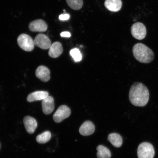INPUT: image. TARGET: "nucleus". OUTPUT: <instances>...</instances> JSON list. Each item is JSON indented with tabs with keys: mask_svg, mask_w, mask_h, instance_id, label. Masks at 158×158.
Masks as SVG:
<instances>
[{
	"mask_svg": "<svg viewBox=\"0 0 158 158\" xmlns=\"http://www.w3.org/2000/svg\"><path fill=\"white\" fill-rule=\"evenodd\" d=\"M66 1L71 8L76 10L81 9L83 4L82 0H66Z\"/></svg>",
	"mask_w": 158,
	"mask_h": 158,
	"instance_id": "6ab92c4d",
	"label": "nucleus"
},
{
	"mask_svg": "<svg viewBox=\"0 0 158 158\" xmlns=\"http://www.w3.org/2000/svg\"><path fill=\"white\" fill-rule=\"evenodd\" d=\"M46 23L42 19H37L29 23V28L33 32H44L47 29Z\"/></svg>",
	"mask_w": 158,
	"mask_h": 158,
	"instance_id": "6e6552de",
	"label": "nucleus"
},
{
	"mask_svg": "<svg viewBox=\"0 0 158 158\" xmlns=\"http://www.w3.org/2000/svg\"><path fill=\"white\" fill-rule=\"evenodd\" d=\"M71 114V110L68 106H61L58 108L53 116V119L56 123H59L68 118Z\"/></svg>",
	"mask_w": 158,
	"mask_h": 158,
	"instance_id": "423d86ee",
	"label": "nucleus"
},
{
	"mask_svg": "<svg viewBox=\"0 0 158 158\" xmlns=\"http://www.w3.org/2000/svg\"><path fill=\"white\" fill-rule=\"evenodd\" d=\"M133 36L138 40H142L145 38L147 35V29L143 23L138 22L134 23L131 28Z\"/></svg>",
	"mask_w": 158,
	"mask_h": 158,
	"instance_id": "39448f33",
	"label": "nucleus"
},
{
	"mask_svg": "<svg viewBox=\"0 0 158 158\" xmlns=\"http://www.w3.org/2000/svg\"><path fill=\"white\" fill-rule=\"evenodd\" d=\"M97 150L98 151L97 156L98 158H110L111 156L110 150L104 146H98Z\"/></svg>",
	"mask_w": 158,
	"mask_h": 158,
	"instance_id": "f3484780",
	"label": "nucleus"
},
{
	"mask_svg": "<svg viewBox=\"0 0 158 158\" xmlns=\"http://www.w3.org/2000/svg\"><path fill=\"white\" fill-rule=\"evenodd\" d=\"M70 16L69 14H65L61 15H59V19L61 21L68 20L70 19Z\"/></svg>",
	"mask_w": 158,
	"mask_h": 158,
	"instance_id": "412c9836",
	"label": "nucleus"
},
{
	"mask_svg": "<svg viewBox=\"0 0 158 158\" xmlns=\"http://www.w3.org/2000/svg\"><path fill=\"white\" fill-rule=\"evenodd\" d=\"M70 54L76 62H80L82 60V55L79 49L75 48L70 51Z\"/></svg>",
	"mask_w": 158,
	"mask_h": 158,
	"instance_id": "aec40b11",
	"label": "nucleus"
},
{
	"mask_svg": "<svg viewBox=\"0 0 158 158\" xmlns=\"http://www.w3.org/2000/svg\"><path fill=\"white\" fill-rule=\"evenodd\" d=\"M42 108L45 114H48L52 113L55 108L54 98L51 96H48L42 100Z\"/></svg>",
	"mask_w": 158,
	"mask_h": 158,
	"instance_id": "1a4fd4ad",
	"label": "nucleus"
},
{
	"mask_svg": "<svg viewBox=\"0 0 158 158\" xmlns=\"http://www.w3.org/2000/svg\"><path fill=\"white\" fill-rule=\"evenodd\" d=\"M122 5L121 0H106L104 2L105 6L109 10L112 12L119 11Z\"/></svg>",
	"mask_w": 158,
	"mask_h": 158,
	"instance_id": "4468645a",
	"label": "nucleus"
},
{
	"mask_svg": "<svg viewBox=\"0 0 158 158\" xmlns=\"http://www.w3.org/2000/svg\"><path fill=\"white\" fill-rule=\"evenodd\" d=\"M51 137V133L49 131H46L37 136L36 141L39 143H45L48 142Z\"/></svg>",
	"mask_w": 158,
	"mask_h": 158,
	"instance_id": "a211bd4d",
	"label": "nucleus"
},
{
	"mask_svg": "<svg viewBox=\"0 0 158 158\" xmlns=\"http://www.w3.org/2000/svg\"><path fill=\"white\" fill-rule=\"evenodd\" d=\"M149 92L148 89L143 84L136 82L132 85L129 93V99L134 106L143 107L149 101Z\"/></svg>",
	"mask_w": 158,
	"mask_h": 158,
	"instance_id": "f257e3e1",
	"label": "nucleus"
},
{
	"mask_svg": "<svg viewBox=\"0 0 158 158\" xmlns=\"http://www.w3.org/2000/svg\"><path fill=\"white\" fill-rule=\"evenodd\" d=\"M34 42L35 45L43 49L50 48L52 45L50 40L48 37L43 34L37 35L35 37Z\"/></svg>",
	"mask_w": 158,
	"mask_h": 158,
	"instance_id": "0eeeda50",
	"label": "nucleus"
},
{
	"mask_svg": "<svg viewBox=\"0 0 158 158\" xmlns=\"http://www.w3.org/2000/svg\"><path fill=\"white\" fill-rule=\"evenodd\" d=\"M60 35L62 37H71V33L68 31H64L61 33Z\"/></svg>",
	"mask_w": 158,
	"mask_h": 158,
	"instance_id": "4be33fe9",
	"label": "nucleus"
},
{
	"mask_svg": "<svg viewBox=\"0 0 158 158\" xmlns=\"http://www.w3.org/2000/svg\"><path fill=\"white\" fill-rule=\"evenodd\" d=\"M49 96L48 92L43 91H38L31 93L27 98V101L32 102L37 101L43 100Z\"/></svg>",
	"mask_w": 158,
	"mask_h": 158,
	"instance_id": "2eb2a0df",
	"label": "nucleus"
},
{
	"mask_svg": "<svg viewBox=\"0 0 158 158\" xmlns=\"http://www.w3.org/2000/svg\"><path fill=\"white\" fill-rule=\"evenodd\" d=\"M155 155V149L151 143L144 142L138 146L137 150L138 158H153Z\"/></svg>",
	"mask_w": 158,
	"mask_h": 158,
	"instance_id": "7ed1b4c3",
	"label": "nucleus"
},
{
	"mask_svg": "<svg viewBox=\"0 0 158 158\" xmlns=\"http://www.w3.org/2000/svg\"><path fill=\"white\" fill-rule=\"evenodd\" d=\"M23 122L27 131L29 134L34 133L37 126L36 120L31 116H27L23 118Z\"/></svg>",
	"mask_w": 158,
	"mask_h": 158,
	"instance_id": "9d476101",
	"label": "nucleus"
},
{
	"mask_svg": "<svg viewBox=\"0 0 158 158\" xmlns=\"http://www.w3.org/2000/svg\"><path fill=\"white\" fill-rule=\"evenodd\" d=\"M108 140L114 147L119 148L121 147L123 143V139L119 134L113 133L108 136Z\"/></svg>",
	"mask_w": 158,
	"mask_h": 158,
	"instance_id": "dca6fc26",
	"label": "nucleus"
},
{
	"mask_svg": "<svg viewBox=\"0 0 158 158\" xmlns=\"http://www.w3.org/2000/svg\"><path fill=\"white\" fill-rule=\"evenodd\" d=\"M95 126L92 122L86 121L83 123L79 129L80 133L83 136H88L94 133Z\"/></svg>",
	"mask_w": 158,
	"mask_h": 158,
	"instance_id": "f8f14e48",
	"label": "nucleus"
},
{
	"mask_svg": "<svg viewBox=\"0 0 158 158\" xmlns=\"http://www.w3.org/2000/svg\"><path fill=\"white\" fill-rule=\"evenodd\" d=\"M133 52L135 58L140 62L149 64L153 60L155 55L152 51L141 43H138L134 45Z\"/></svg>",
	"mask_w": 158,
	"mask_h": 158,
	"instance_id": "f03ea898",
	"label": "nucleus"
},
{
	"mask_svg": "<svg viewBox=\"0 0 158 158\" xmlns=\"http://www.w3.org/2000/svg\"><path fill=\"white\" fill-rule=\"evenodd\" d=\"M63 49L62 44L59 42H55L51 45L49 48L48 55L52 58H57L62 54Z\"/></svg>",
	"mask_w": 158,
	"mask_h": 158,
	"instance_id": "ddd939ff",
	"label": "nucleus"
},
{
	"mask_svg": "<svg viewBox=\"0 0 158 158\" xmlns=\"http://www.w3.org/2000/svg\"><path fill=\"white\" fill-rule=\"evenodd\" d=\"M35 74L37 77L43 82L48 81L50 78V71L44 66H39L37 69Z\"/></svg>",
	"mask_w": 158,
	"mask_h": 158,
	"instance_id": "9b49d317",
	"label": "nucleus"
},
{
	"mask_svg": "<svg viewBox=\"0 0 158 158\" xmlns=\"http://www.w3.org/2000/svg\"><path fill=\"white\" fill-rule=\"evenodd\" d=\"M17 43L19 46L23 50L26 51H31L35 47L34 40L29 35L22 34L18 37Z\"/></svg>",
	"mask_w": 158,
	"mask_h": 158,
	"instance_id": "20e7f679",
	"label": "nucleus"
}]
</instances>
